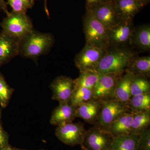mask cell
<instances>
[{
  "instance_id": "obj_1",
  "label": "cell",
  "mask_w": 150,
  "mask_h": 150,
  "mask_svg": "<svg viewBox=\"0 0 150 150\" xmlns=\"http://www.w3.org/2000/svg\"><path fill=\"white\" fill-rule=\"evenodd\" d=\"M54 41L51 33H43L33 29L20 40L19 55L36 61L39 56L51 49Z\"/></svg>"
},
{
  "instance_id": "obj_2",
  "label": "cell",
  "mask_w": 150,
  "mask_h": 150,
  "mask_svg": "<svg viewBox=\"0 0 150 150\" xmlns=\"http://www.w3.org/2000/svg\"><path fill=\"white\" fill-rule=\"evenodd\" d=\"M135 55L129 48H108L97 67L96 71L100 75L125 72L130 60Z\"/></svg>"
},
{
  "instance_id": "obj_3",
  "label": "cell",
  "mask_w": 150,
  "mask_h": 150,
  "mask_svg": "<svg viewBox=\"0 0 150 150\" xmlns=\"http://www.w3.org/2000/svg\"><path fill=\"white\" fill-rule=\"evenodd\" d=\"M86 44L107 50L109 48L107 29L88 11L83 17Z\"/></svg>"
},
{
  "instance_id": "obj_4",
  "label": "cell",
  "mask_w": 150,
  "mask_h": 150,
  "mask_svg": "<svg viewBox=\"0 0 150 150\" xmlns=\"http://www.w3.org/2000/svg\"><path fill=\"white\" fill-rule=\"evenodd\" d=\"M1 25L2 31L19 40L33 30L32 21L26 14L12 11L3 19Z\"/></svg>"
},
{
  "instance_id": "obj_5",
  "label": "cell",
  "mask_w": 150,
  "mask_h": 150,
  "mask_svg": "<svg viewBox=\"0 0 150 150\" xmlns=\"http://www.w3.org/2000/svg\"><path fill=\"white\" fill-rule=\"evenodd\" d=\"M113 138L109 131L94 126L86 131L81 147L88 150H109Z\"/></svg>"
},
{
  "instance_id": "obj_6",
  "label": "cell",
  "mask_w": 150,
  "mask_h": 150,
  "mask_svg": "<svg viewBox=\"0 0 150 150\" xmlns=\"http://www.w3.org/2000/svg\"><path fill=\"white\" fill-rule=\"evenodd\" d=\"M106 50L86 44L75 57V66L80 73L96 71Z\"/></svg>"
},
{
  "instance_id": "obj_7",
  "label": "cell",
  "mask_w": 150,
  "mask_h": 150,
  "mask_svg": "<svg viewBox=\"0 0 150 150\" xmlns=\"http://www.w3.org/2000/svg\"><path fill=\"white\" fill-rule=\"evenodd\" d=\"M130 111L127 105L114 98L102 101L100 112L94 126L108 131L110 124L120 115Z\"/></svg>"
},
{
  "instance_id": "obj_8",
  "label": "cell",
  "mask_w": 150,
  "mask_h": 150,
  "mask_svg": "<svg viewBox=\"0 0 150 150\" xmlns=\"http://www.w3.org/2000/svg\"><path fill=\"white\" fill-rule=\"evenodd\" d=\"M134 28L133 21H123L108 30V48H129Z\"/></svg>"
},
{
  "instance_id": "obj_9",
  "label": "cell",
  "mask_w": 150,
  "mask_h": 150,
  "mask_svg": "<svg viewBox=\"0 0 150 150\" xmlns=\"http://www.w3.org/2000/svg\"><path fill=\"white\" fill-rule=\"evenodd\" d=\"M86 130L81 122L65 123L57 126L55 135L65 144L71 146L82 144Z\"/></svg>"
},
{
  "instance_id": "obj_10",
  "label": "cell",
  "mask_w": 150,
  "mask_h": 150,
  "mask_svg": "<svg viewBox=\"0 0 150 150\" xmlns=\"http://www.w3.org/2000/svg\"><path fill=\"white\" fill-rule=\"evenodd\" d=\"M109 30L123 21L118 14L112 0L86 9Z\"/></svg>"
},
{
  "instance_id": "obj_11",
  "label": "cell",
  "mask_w": 150,
  "mask_h": 150,
  "mask_svg": "<svg viewBox=\"0 0 150 150\" xmlns=\"http://www.w3.org/2000/svg\"><path fill=\"white\" fill-rule=\"evenodd\" d=\"M120 76L112 73L100 75L93 90V99L102 102L114 98L117 81Z\"/></svg>"
},
{
  "instance_id": "obj_12",
  "label": "cell",
  "mask_w": 150,
  "mask_h": 150,
  "mask_svg": "<svg viewBox=\"0 0 150 150\" xmlns=\"http://www.w3.org/2000/svg\"><path fill=\"white\" fill-rule=\"evenodd\" d=\"M52 90V99L59 103H69L71 97L74 90V80L67 76L57 77L50 85Z\"/></svg>"
},
{
  "instance_id": "obj_13",
  "label": "cell",
  "mask_w": 150,
  "mask_h": 150,
  "mask_svg": "<svg viewBox=\"0 0 150 150\" xmlns=\"http://www.w3.org/2000/svg\"><path fill=\"white\" fill-rule=\"evenodd\" d=\"M19 42L3 31L0 33V67L19 55Z\"/></svg>"
},
{
  "instance_id": "obj_14",
  "label": "cell",
  "mask_w": 150,
  "mask_h": 150,
  "mask_svg": "<svg viewBox=\"0 0 150 150\" xmlns=\"http://www.w3.org/2000/svg\"><path fill=\"white\" fill-rule=\"evenodd\" d=\"M76 108L70 103H62L53 110L50 122L51 125L59 126L65 123L72 122L76 118Z\"/></svg>"
},
{
  "instance_id": "obj_15",
  "label": "cell",
  "mask_w": 150,
  "mask_h": 150,
  "mask_svg": "<svg viewBox=\"0 0 150 150\" xmlns=\"http://www.w3.org/2000/svg\"><path fill=\"white\" fill-rule=\"evenodd\" d=\"M118 14L123 21H133V19L145 6L137 0H112Z\"/></svg>"
},
{
  "instance_id": "obj_16",
  "label": "cell",
  "mask_w": 150,
  "mask_h": 150,
  "mask_svg": "<svg viewBox=\"0 0 150 150\" xmlns=\"http://www.w3.org/2000/svg\"><path fill=\"white\" fill-rule=\"evenodd\" d=\"M102 102L93 99L82 104L76 109V117L84 120L87 123L95 125L100 112Z\"/></svg>"
},
{
  "instance_id": "obj_17",
  "label": "cell",
  "mask_w": 150,
  "mask_h": 150,
  "mask_svg": "<svg viewBox=\"0 0 150 150\" xmlns=\"http://www.w3.org/2000/svg\"><path fill=\"white\" fill-rule=\"evenodd\" d=\"M134 114V112L131 111L124 112L111 123L108 131L113 137L131 134Z\"/></svg>"
},
{
  "instance_id": "obj_18",
  "label": "cell",
  "mask_w": 150,
  "mask_h": 150,
  "mask_svg": "<svg viewBox=\"0 0 150 150\" xmlns=\"http://www.w3.org/2000/svg\"><path fill=\"white\" fill-rule=\"evenodd\" d=\"M131 46L142 52L150 50V25H144L134 28L131 38Z\"/></svg>"
},
{
  "instance_id": "obj_19",
  "label": "cell",
  "mask_w": 150,
  "mask_h": 150,
  "mask_svg": "<svg viewBox=\"0 0 150 150\" xmlns=\"http://www.w3.org/2000/svg\"><path fill=\"white\" fill-rule=\"evenodd\" d=\"M133 76H144L149 78L150 75V57L134 55L131 58L125 71Z\"/></svg>"
},
{
  "instance_id": "obj_20",
  "label": "cell",
  "mask_w": 150,
  "mask_h": 150,
  "mask_svg": "<svg viewBox=\"0 0 150 150\" xmlns=\"http://www.w3.org/2000/svg\"><path fill=\"white\" fill-rule=\"evenodd\" d=\"M133 75L125 72L117 81L114 99L127 105L131 97V86Z\"/></svg>"
},
{
  "instance_id": "obj_21",
  "label": "cell",
  "mask_w": 150,
  "mask_h": 150,
  "mask_svg": "<svg viewBox=\"0 0 150 150\" xmlns=\"http://www.w3.org/2000/svg\"><path fill=\"white\" fill-rule=\"evenodd\" d=\"M139 135H129L113 137L109 150H137Z\"/></svg>"
},
{
  "instance_id": "obj_22",
  "label": "cell",
  "mask_w": 150,
  "mask_h": 150,
  "mask_svg": "<svg viewBox=\"0 0 150 150\" xmlns=\"http://www.w3.org/2000/svg\"><path fill=\"white\" fill-rule=\"evenodd\" d=\"M126 105L131 112L150 111V93L131 96Z\"/></svg>"
},
{
  "instance_id": "obj_23",
  "label": "cell",
  "mask_w": 150,
  "mask_h": 150,
  "mask_svg": "<svg viewBox=\"0 0 150 150\" xmlns=\"http://www.w3.org/2000/svg\"><path fill=\"white\" fill-rule=\"evenodd\" d=\"M131 134L140 135L149 128L150 111L134 112Z\"/></svg>"
},
{
  "instance_id": "obj_24",
  "label": "cell",
  "mask_w": 150,
  "mask_h": 150,
  "mask_svg": "<svg viewBox=\"0 0 150 150\" xmlns=\"http://www.w3.org/2000/svg\"><path fill=\"white\" fill-rule=\"evenodd\" d=\"M100 74L96 71H86L80 73L79 77L74 80L76 86H81L93 90L99 80Z\"/></svg>"
},
{
  "instance_id": "obj_25",
  "label": "cell",
  "mask_w": 150,
  "mask_h": 150,
  "mask_svg": "<svg viewBox=\"0 0 150 150\" xmlns=\"http://www.w3.org/2000/svg\"><path fill=\"white\" fill-rule=\"evenodd\" d=\"M131 96L150 93L149 78L144 76H133L131 86Z\"/></svg>"
},
{
  "instance_id": "obj_26",
  "label": "cell",
  "mask_w": 150,
  "mask_h": 150,
  "mask_svg": "<svg viewBox=\"0 0 150 150\" xmlns=\"http://www.w3.org/2000/svg\"><path fill=\"white\" fill-rule=\"evenodd\" d=\"M92 90L81 86L75 87L70 100V103L77 108L93 99Z\"/></svg>"
},
{
  "instance_id": "obj_27",
  "label": "cell",
  "mask_w": 150,
  "mask_h": 150,
  "mask_svg": "<svg viewBox=\"0 0 150 150\" xmlns=\"http://www.w3.org/2000/svg\"><path fill=\"white\" fill-rule=\"evenodd\" d=\"M14 91V88L9 86L0 72V105L1 108H6L8 106Z\"/></svg>"
},
{
  "instance_id": "obj_28",
  "label": "cell",
  "mask_w": 150,
  "mask_h": 150,
  "mask_svg": "<svg viewBox=\"0 0 150 150\" xmlns=\"http://www.w3.org/2000/svg\"><path fill=\"white\" fill-rule=\"evenodd\" d=\"M35 0H7V5L12 8V11L26 14L28 10L32 8Z\"/></svg>"
},
{
  "instance_id": "obj_29",
  "label": "cell",
  "mask_w": 150,
  "mask_h": 150,
  "mask_svg": "<svg viewBox=\"0 0 150 150\" xmlns=\"http://www.w3.org/2000/svg\"><path fill=\"white\" fill-rule=\"evenodd\" d=\"M137 150H150V128L139 135Z\"/></svg>"
},
{
  "instance_id": "obj_30",
  "label": "cell",
  "mask_w": 150,
  "mask_h": 150,
  "mask_svg": "<svg viewBox=\"0 0 150 150\" xmlns=\"http://www.w3.org/2000/svg\"><path fill=\"white\" fill-rule=\"evenodd\" d=\"M2 109L1 108L0 109V149L9 145V136L8 133L4 130L3 126L2 121Z\"/></svg>"
},
{
  "instance_id": "obj_31",
  "label": "cell",
  "mask_w": 150,
  "mask_h": 150,
  "mask_svg": "<svg viewBox=\"0 0 150 150\" xmlns=\"http://www.w3.org/2000/svg\"><path fill=\"white\" fill-rule=\"evenodd\" d=\"M110 0H86V8L88 9L93 6L103 4Z\"/></svg>"
},
{
  "instance_id": "obj_32",
  "label": "cell",
  "mask_w": 150,
  "mask_h": 150,
  "mask_svg": "<svg viewBox=\"0 0 150 150\" xmlns=\"http://www.w3.org/2000/svg\"><path fill=\"white\" fill-rule=\"evenodd\" d=\"M0 10L5 13L6 16L9 14L10 12L8 9L6 2L5 0H0Z\"/></svg>"
},
{
  "instance_id": "obj_33",
  "label": "cell",
  "mask_w": 150,
  "mask_h": 150,
  "mask_svg": "<svg viewBox=\"0 0 150 150\" xmlns=\"http://www.w3.org/2000/svg\"><path fill=\"white\" fill-rule=\"evenodd\" d=\"M139 1L140 3L144 4V5L146 6L149 3L150 0H137Z\"/></svg>"
},
{
  "instance_id": "obj_34",
  "label": "cell",
  "mask_w": 150,
  "mask_h": 150,
  "mask_svg": "<svg viewBox=\"0 0 150 150\" xmlns=\"http://www.w3.org/2000/svg\"><path fill=\"white\" fill-rule=\"evenodd\" d=\"M13 148L11 145H9L5 147L2 148L0 150H13Z\"/></svg>"
},
{
  "instance_id": "obj_35",
  "label": "cell",
  "mask_w": 150,
  "mask_h": 150,
  "mask_svg": "<svg viewBox=\"0 0 150 150\" xmlns=\"http://www.w3.org/2000/svg\"><path fill=\"white\" fill-rule=\"evenodd\" d=\"M45 1V11H46V14H47V15L48 16H49V11H48V7L47 6V1H46V0H44Z\"/></svg>"
},
{
  "instance_id": "obj_36",
  "label": "cell",
  "mask_w": 150,
  "mask_h": 150,
  "mask_svg": "<svg viewBox=\"0 0 150 150\" xmlns=\"http://www.w3.org/2000/svg\"><path fill=\"white\" fill-rule=\"evenodd\" d=\"M13 150H26L24 149H17V148L13 147Z\"/></svg>"
},
{
  "instance_id": "obj_37",
  "label": "cell",
  "mask_w": 150,
  "mask_h": 150,
  "mask_svg": "<svg viewBox=\"0 0 150 150\" xmlns=\"http://www.w3.org/2000/svg\"><path fill=\"white\" fill-rule=\"evenodd\" d=\"M81 148L82 150H88L87 149H85V148H83V147H81Z\"/></svg>"
}]
</instances>
